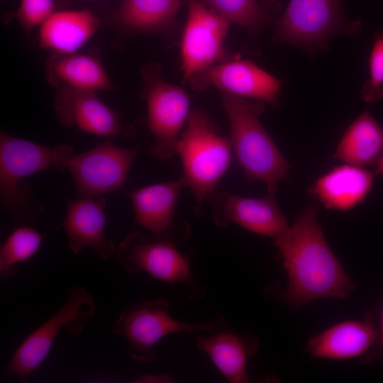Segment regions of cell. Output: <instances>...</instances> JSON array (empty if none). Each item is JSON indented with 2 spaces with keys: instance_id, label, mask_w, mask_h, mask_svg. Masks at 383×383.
Instances as JSON below:
<instances>
[{
  "instance_id": "obj_1",
  "label": "cell",
  "mask_w": 383,
  "mask_h": 383,
  "mask_svg": "<svg viewBox=\"0 0 383 383\" xmlns=\"http://www.w3.org/2000/svg\"><path fill=\"white\" fill-rule=\"evenodd\" d=\"M313 199L292 226L274 238L288 277L282 300L294 309L323 298L348 299L355 283L329 247Z\"/></svg>"
},
{
  "instance_id": "obj_2",
  "label": "cell",
  "mask_w": 383,
  "mask_h": 383,
  "mask_svg": "<svg viewBox=\"0 0 383 383\" xmlns=\"http://www.w3.org/2000/svg\"><path fill=\"white\" fill-rule=\"evenodd\" d=\"M230 126L233 151L248 180H259L276 195L288 177L289 162L260 121L263 102L221 92Z\"/></svg>"
},
{
  "instance_id": "obj_3",
  "label": "cell",
  "mask_w": 383,
  "mask_h": 383,
  "mask_svg": "<svg viewBox=\"0 0 383 383\" xmlns=\"http://www.w3.org/2000/svg\"><path fill=\"white\" fill-rule=\"evenodd\" d=\"M176 150L182 162L180 179L194 194V213L199 216L204 202L212 199L231 165L233 151L230 138L218 134L208 115L196 109L181 132Z\"/></svg>"
},
{
  "instance_id": "obj_4",
  "label": "cell",
  "mask_w": 383,
  "mask_h": 383,
  "mask_svg": "<svg viewBox=\"0 0 383 383\" xmlns=\"http://www.w3.org/2000/svg\"><path fill=\"white\" fill-rule=\"evenodd\" d=\"M60 145L49 147L0 133V201L20 225L34 226L44 206L23 178L56 167Z\"/></svg>"
},
{
  "instance_id": "obj_5",
  "label": "cell",
  "mask_w": 383,
  "mask_h": 383,
  "mask_svg": "<svg viewBox=\"0 0 383 383\" xmlns=\"http://www.w3.org/2000/svg\"><path fill=\"white\" fill-rule=\"evenodd\" d=\"M190 235L186 223L177 224L163 234L147 235L134 231L127 235L116 252L118 260L130 274L145 271L168 283L195 285L189 260L177 248Z\"/></svg>"
},
{
  "instance_id": "obj_6",
  "label": "cell",
  "mask_w": 383,
  "mask_h": 383,
  "mask_svg": "<svg viewBox=\"0 0 383 383\" xmlns=\"http://www.w3.org/2000/svg\"><path fill=\"white\" fill-rule=\"evenodd\" d=\"M225 325V319L217 315L202 323H186L170 315L166 300L141 301L128 306L111 327L116 335L124 337L129 344L131 358L150 362L155 358V344L166 335L175 333H212Z\"/></svg>"
},
{
  "instance_id": "obj_7",
  "label": "cell",
  "mask_w": 383,
  "mask_h": 383,
  "mask_svg": "<svg viewBox=\"0 0 383 383\" xmlns=\"http://www.w3.org/2000/svg\"><path fill=\"white\" fill-rule=\"evenodd\" d=\"M143 87L139 96L147 105V123L153 135L150 154L168 160L177 155L181 130L190 114V100L181 87L165 81L157 62L145 65L140 70Z\"/></svg>"
},
{
  "instance_id": "obj_8",
  "label": "cell",
  "mask_w": 383,
  "mask_h": 383,
  "mask_svg": "<svg viewBox=\"0 0 383 383\" xmlns=\"http://www.w3.org/2000/svg\"><path fill=\"white\" fill-rule=\"evenodd\" d=\"M360 26V21L345 18L342 0H290L276 22L272 40L309 51L322 50L331 37L356 34Z\"/></svg>"
},
{
  "instance_id": "obj_9",
  "label": "cell",
  "mask_w": 383,
  "mask_h": 383,
  "mask_svg": "<svg viewBox=\"0 0 383 383\" xmlns=\"http://www.w3.org/2000/svg\"><path fill=\"white\" fill-rule=\"evenodd\" d=\"M95 312L96 304L91 293L79 286L70 287L64 304L18 347L3 369L4 375L23 377L33 372L48 355L62 329L71 335L79 334Z\"/></svg>"
},
{
  "instance_id": "obj_10",
  "label": "cell",
  "mask_w": 383,
  "mask_h": 383,
  "mask_svg": "<svg viewBox=\"0 0 383 383\" xmlns=\"http://www.w3.org/2000/svg\"><path fill=\"white\" fill-rule=\"evenodd\" d=\"M138 148H124L107 140L80 154L68 145L60 172L68 171L79 198H94L120 190L138 155Z\"/></svg>"
},
{
  "instance_id": "obj_11",
  "label": "cell",
  "mask_w": 383,
  "mask_h": 383,
  "mask_svg": "<svg viewBox=\"0 0 383 383\" xmlns=\"http://www.w3.org/2000/svg\"><path fill=\"white\" fill-rule=\"evenodd\" d=\"M187 19L180 40L181 70L189 81L230 59L225 49L229 22L201 0H186Z\"/></svg>"
},
{
  "instance_id": "obj_12",
  "label": "cell",
  "mask_w": 383,
  "mask_h": 383,
  "mask_svg": "<svg viewBox=\"0 0 383 383\" xmlns=\"http://www.w3.org/2000/svg\"><path fill=\"white\" fill-rule=\"evenodd\" d=\"M194 89L209 86L221 92L256 100L278 107L282 80L248 60L228 59L215 65L189 81Z\"/></svg>"
},
{
  "instance_id": "obj_13",
  "label": "cell",
  "mask_w": 383,
  "mask_h": 383,
  "mask_svg": "<svg viewBox=\"0 0 383 383\" xmlns=\"http://www.w3.org/2000/svg\"><path fill=\"white\" fill-rule=\"evenodd\" d=\"M54 109L58 123L67 128L77 126L97 136L135 135L132 127L123 123L119 113L104 104L96 92L65 85L55 87Z\"/></svg>"
},
{
  "instance_id": "obj_14",
  "label": "cell",
  "mask_w": 383,
  "mask_h": 383,
  "mask_svg": "<svg viewBox=\"0 0 383 383\" xmlns=\"http://www.w3.org/2000/svg\"><path fill=\"white\" fill-rule=\"evenodd\" d=\"M212 218L218 226L235 223L246 230L277 238L289 226L279 208L275 195L267 193L261 198H249L227 192L212 198Z\"/></svg>"
},
{
  "instance_id": "obj_15",
  "label": "cell",
  "mask_w": 383,
  "mask_h": 383,
  "mask_svg": "<svg viewBox=\"0 0 383 383\" xmlns=\"http://www.w3.org/2000/svg\"><path fill=\"white\" fill-rule=\"evenodd\" d=\"M106 199L101 196L67 199L66 216L60 227L65 229L74 255L88 248L108 260L116 252L113 240L106 234Z\"/></svg>"
},
{
  "instance_id": "obj_16",
  "label": "cell",
  "mask_w": 383,
  "mask_h": 383,
  "mask_svg": "<svg viewBox=\"0 0 383 383\" xmlns=\"http://www.w3.org/2000/svg\"><path fill=\"white\" fill-rule=\"evenodd\" d=\"M374 176L362 167L345 163L316 179L311 193L326 209L347 211L364 201L372 189Z\"/></svg>"
},
{
  "instance_id": "obj_17",
  "label": "cell",
  "mask_w": 383,
  "mask_h": 383,
  "mask_svg": "<svg viewBox=\"0 0 383 383\" xmlns=\"http://www.w3.org/2000/svg\"><path fill=\"white\" fill-rule=\"evenodd\" d=\"M45 74L53 88L65 85L94 92L111 91L114 88L100 54L95 51L52 53L45 64Z\"/></svg>"
},
{
  "instance_id": "obj_18",
  "label": "cell",
  "mask_w": 383,
  "mask_h": 383,
  "mask_svg": "<svg viewBox=\"0 0 383 383\" xmlns=\"http://www.w3.org/2000/svg\"><path fill=\"white\" fill-rule=\"evenodd\" d=\"M378 339V331L367 317L335 324L310 338L307 351L316 358L346 360L362 356Z\"/></svg>"
},
{
  "instance_id": "obj_19",
  "label": "cell",
  "mask_w": 383,
  "mask_h": 383,
  "mask_svg": "<svg viewBox=\"0 0 383 383\" xmlns=\"http://www.w3.org/2000/svg\"><path fill=\"white\" fill-rule=\"evenodd\" d=\"M223 326L213 335L199 336L197 347L210 357L229 382H248L246 362L256 353L258 340L250 333H237L230 329H221Z\"/></svg>"
},
{
  "instance_id": "obj_20",
  "label": "cell",
  "mask_w": 383,
  "mask_h": 383,
  "mask_svg": "<svg viewBox=\"0 0 383 383\" xmlns=\"http://www.w3.org/2000/svg\"><path fill=\"white\" fill-rule=\"evenodd\" d=\"M100 19L87 9L55 11L40 26V48L56 54L77 52L94 35Z\"/></svg>"
},
{
  "instance_id": "obj_21",
  "label": "cell",
  "mask_w": 383,
  "mask_h": 383,
  "mask_svg": "<svg viewBox=\"0 0 383 383\" xmlns=\"http://www.w3.org/2000/svg\"><path fill=\"white\" fill-rule=\"evenodd\" d=\"M182 4L183 0H121L109 21L126 34L163 33L173 27Z\"/></svg>"
},
{
  "instance_id": "obj_22",
  "label": "cell",
  "mask_w": 383,
  "mask_h": 383,
  "mask_svg": "<svg viewBox=\"0 0 383 383\" xmlns=\"http://www.w3.org/2000/svg\"><path fill=\"white\" fill-rule=\"evenodd\" d=\"M181 179L148 185L127 192L135 221L154 234H163L176 225L173 219L180 191Z\"/></svg>"
},
{
  "instance_id": "obj_23",
  "label": "cell",
  "mask_w": 383,
  "mask_h": 383,
  "mask_svg": "<svg viewBox=\"0 0 383 383\" xmlns=\"http://www.w3.org/2000/svg\"><path fill=\"white\" fill-rule=\"evenodd\" d=\"M383 152V129L368 110L347 128L333 158L359 167L375 165Z\"/></svg>"
},
{
  "instance_id": "obj_24",
  "label": "cell",
  "mask_w": 383,
  "mask_h": 383,
  "mask_svg": "<svg viewBox=\"0 0 383 383\" xmlns=\"http://www.w3.org/2000/svg\"><path fill=\"white\" fill-rule=\"evenodd\" d=\"M229 23L244 28L250 35H257L272 19L265 1L258 0H201Z\"/></svg>"
},
{
  "instance_id": "obj_25",
  "label": "cell",
  "mask_w": 383,
  "mask_h": 383,
  "mask_svg": "<svg viewBox=\"0 0 383 383\" xmlns=\"http://www.w3.org/2000/svg\"><path fill=\"white\" fill-rule=\"evenodd\" d=\"M44 235L30 226L12 231L0 248V274L9 278L16 274V265L28 260L38 250Z\"/></svg>"
},
{
  "instance_id": "obj_26",
  "label": "cell",
  "mask_w": 383,
  "mask_h": 383,
  "mask_svg": "<svg viewBox=\"0 0 383 383\" xmlns=\"http://www.w3.org/2000/svg\"><path fill=\"white\" fill-rule=\"evenodd\" d=\"M360 94L362 99L370 103L383 99V32L375 35L369 57V77Z\"/></svg>"
},
{
  "instance_id": "obj_27",
  "label": "cell",
  "mask_w": 383,
  "mask_h": 383,
  "mask_svg": "<svg viewBox=\"0 0 383 383\" xmlns=\"http://www.w3.org/2000/svg\"><path fill=\"white\" fill-rule=\"evenodd\" d=\"M55 11V0H21L13 14L24 31L30 33Z\"/></svg>"
},
{
  "instance_id": "obj_28",
  "label": "cell",
  "mask_w": 383,
  "mask_h": 383,
  "mask_svg": "<svg viewBox=\"0 0 383 383\" xmlns=\"http://www.w3.org/2000/svg\"><path fill=\"white\" fill-rule=\"evenodd\" d=\"M135 382H173V379L167 374H148L137 379Z\"/></svg>"
},
{
  "instance_id": "obj_29",
  "label": "cell",
  "mask_w": 383,
  "mask_h": 383,
  "mask_svg": "<svg viewBox=\"0 0 383 383\" xmlns=\"http://www.w3.org/2000/svg\"><path fill=\"white\" fill-rule=\"evenodd\" d=\"M374 173L375 175L383 174V152L377 163L375 165Z\"/></svg>"
},
{
  "instance_id": "obj_30",
  "label": "cell",
  "mask_w": 383,
  "mask_h": 383,
  "mask_svg": "<svg viewBox=\"0 0 383 383\" xmlns=\"http://www.w3.org/2000/svg\"><path fill=\"white\" fill-rule=\"evenodd\" d=\"M378 340L380 346L383 349V309L382 311L379 331L378 332Z\"/></svg>"
},
{
  "instance_id": "obj_31",
  "label": "cell",
  "mask_w": 383,
  "mask_h": 383,
  "mask_svg": "<svg viewBox=\"0 0 383 383\" xmlns=\"http://www.w3.org/2000/svg\"><path fill=\"white\" fill-rule=\"evenodd\" d=\"M65 1H74V0H65Z\"/></svg>"
}]
</instances>
